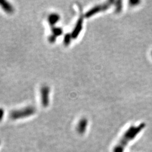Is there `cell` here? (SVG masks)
Returning <instances> with one entry per match:
<instances>
[{"mask_svg": "<svg viewBox=\"0 0 152 152\" xmlns=\"http://www.w3.org/2000/svg\"><path fill=\"white\" fill-rule=\"evenodd\" d=\"M51 32H52V34L54 35L56 37H58L63 34V31L61 28L53 27L51 29Z\"/></svg>", "mask_w": 152, "mask_h": 152, "instance_id": "8", "label": "cell"}, {"mask_svg": "<svg viewBox=\"0 0 152 152\" xmlns=\"http://www.w3.org/2000/svg\"><path fill=\"white\" fill-rule=\"evenodd\" d=\"M72 38V35L71 34L66 33L65 34L64 39H63V43L65 46H68L69 44H71V39Z\"/></svg>", "mask_w": 152, "mask_h": 152, "instance_id": "9", "label": "cell"}, {"mask_svg": "<svg viewBox=\"0 0 152 152\" xmlns=\"http://www.w3.org/2000/svg\"><path fill=\"white\" fill-rule=\"evenodd\" d=\"M0 7L8 14H12L14 12L13 6L7 1L0 0Z\"/></svg>", "mask_w": 152, "mask_h": 152, "instance_id": "4", "label": "cell"}, {"mask_svg": "<svg viewBox=\"0 0 152 152\" xmlns=\"http://www.w3.org/2000/svg\"><path fill=\"white\" fill-rule=\"evenodd\" d=\"M56 38L57 37L53 35V34H51V35H50L49 36V38H48V40H49V42L51 44H54L56 41Z\"/></svg>", "mask_w": 152, "mask_h": 152, "instance_id": "10", "label": "cell"}, {"mask_svg": "<svg viewBox=\"0 0 152 152\" xmlns=\"http://www.w3.org/2000/svg\"><path fill=\"white\" fill-rule=\"evenodd\" d=\"M50 87L48 86H44L40 89L41 103L44 107H48L50 103Z\"/></svg>", "mask_w": 152, "mask_h": 152, "instance_id": "3", "label": "cell"}, {"mask_svg": "<svg viewBox=\"0 0 152 152\" xmlns=\"http://www.w3.org/2000/svg\"><path fill=\"white\" fill-rule=\"evenodd\" d=\"M145 127V125L141 124L137 126H132L125 132L119 142L114 147L113 152H124L128 144L132 141Z\"/></svg>", "mask_w": 152, "mask_h": 152, "instance_id": "1", "label": "cell"}, {"mask_svg": "<svg viewBox=\"0 0 152 152\" xmlns=\"http://www.w3.org/2000/svg\"><path fill=\"white\" fill-rule=\"evenodd\" d=\"M36 113V109L32 106L12 110L10 113V117L13 120H21L29 117Z\"/></svg>", "mask_w": 152, "mask_h": 152, "instance_id": "2", "label": "cell"}, {"mask_svg": "<svg viewBox=\"0 0 152 152\" xmlns=\"http://www.w3.org/2000/svg\"><path fill=\"white\" fill-rule=\"evenodd\" d=\"M0 144H1V141H0Z\"/></svg>", "mask_w": 152, "mask_h": 152, "instance_id": "12", "label": "cell"}, {"mask_svg": "<svg viewBox=\"0 0 152 152\" xmlns=\"http://www.w3.org/2000/svg\"><path fill=\"white\" fill-rule=\"evenodd\" d=\"M5 115V110L2 108H0V122L3 120Z\"/></svg>", "mask_w": 152, "mask_h": 152, "instance_id": "11", "label": "cell"}, {"mask_svg": "<svg viewBox=\"0 0 152 152\" xmlns=\"http://www.w3.org/2000/svg\"><path fill=\"white\" fill-rule=\"evenodd\" d=\"M88 122L87 120L85 118L81 119L79 121L77 127V131L80 134H83L87 129Z\"/></svg>", "mask_w": 152, "mask_h": 152, "instance_id": "6", "label": "cell"}, {"mask_svg": "<svg viewBox=\"0 0 152 152\" xmlns=\"http://www.w3.org/2000/svg\"><path fill=\"white\" fill-rule=\"evenodd\" d=\"M82 24H83V20H82V19L81 18L78 20V22H77V24H76L75 27L74 28L73 32H72V34H71L72 38L75 39V38H77L79 34L80 33L81 31L82 28Z\"/></svg>", "mask_w": 152, "mask_h": 152, "instance_id": "7", "label": "cell"}, {"mask_svg": "<svg viewBox=\"0 0 152 152\" xmlns=\"http://www.w3.org/2000/svg\"><path fill=\"white\" fill-rule=\"evenodd\" d=\"M60 15L58 13H51L48 17V22L49 25L53 27L60 20Z\"/></svg>", "mask_w": 152, "mask_h": 152, "instance_id": "5", "label": "cell"}]
</instances>
